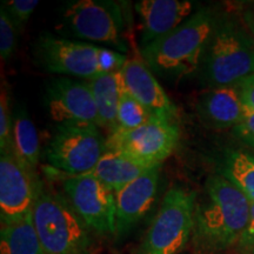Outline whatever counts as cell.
I'll return each mask as SVG.
<instances>
[{
    "label": "cell",
    "mask_w": 254,
    "mask_h": 254,
    "mask_svg": "<svg viewBox=\"0 0 254 254\" xmlns=\"http://www.w3.org/2000/svg\"><path fill=\"white\" fill-rule=\"evenodd\" d=\"M251 217V201L222 174L206 182V199L196 204L193 240L202 251L214 252L239 243Z\"/></svg>",
    "instance_id": "obj_1"
},
{
    "label": "cell",
    "mask_w": 254,
    "mask_h": 254,
    "mask_svg": "<svg viewBox=\"0 0 254 254\" xmlns=\"http://www.w3.org/2000/svg\"><path fill=\"white\" fill-rule=\"evenodd\" d=\"M218 20L212 9H199L176 30L141 49L142 59L161 77L192 74L200 68Z\"/></svg>",
    "instance_id": "obj_2"
},
{
    "label": "cell",
    "mask_w": 254,
    "mask_h": 254,
    "mask_svg": "<svg viewBox=\"0 0 254 254\" xmlns=\"http://www.w3.org/2000/svg\"><path fill=\"white\" fill-rule=\"evenodd\" d=\"M199 69L211 88L239 84L254 74L253 37L234 19H219Z\"/></svg>",
    "instance_id": "obj_3"
},
{
    "label": "cell",
    "mask_w": 254,
    "mask_h": 254,
    "mask_svg": "<svg viewBox=\"0 0 254 254\" xmlns=\"http://www.w3.org/2000/svg\"><path fill=\"white\" fill-rule=\"evenodd\" d=\"M32 215L46 253L91 254L88 226L65 199L38 190Z\"/></svg>",
    "instance_id": "obj_4"
},
{
    "label": "cell",
    "mask_w": 254,
    "mask_h": 254,
    "mask_svg": "<svg viewBox=\"0 0 254 254\" xmlns=\"http://www.w3.org/2000/svg\"><path fill=\"white\" fill-rule=\"evenodd\" d=\"M196 193L173 187L165 194L142 241L141 254H180L193 236Z\"/></svg>",
    "instance_id": "obj_5"
},
{
    "label": "cell",
    "mask_w": 254,
    "mask_h": 254,
    "mask_svg": "<svg viewBox=\"0 0 254 254\" xmlns=\"http://www.w3.org/2000/svg\"><path fill=\"white\" fill-rule=\"evenodd\" d=\"M106 152V140L94 124H60L47 144L45 159L51 167L69 176L93 171Z\"/></svg>",
    "instance_id": "obj_6"
},
{
    "label": "cell",
    "mask_w": 254,
    "mask_h": 254,
    "mask_svg": "<svg viewBox=\"0 0 254 254\" xmlns=\"http://www.w3.org/2000/svg\"><path fill=\"white\" fill-rule=\"evenodd\" d=\"M63 18L75 37L101 43L127 52L124 40V13L118 2L111 0H75L68 2Z\"/></svg>",
    "instance_id": "obj_7"
},
{
    "label": "cell",
    "mask_w": 254,
    "mask_h": 254,
    "mask_svg": "<svg viewBox=\"0 0 254 254\" xmlns=\"http://www.w3.org/2000/svg\"><path fill=\"white\" fill-rule=\"evenodd\" d=\"M179 127L173 120L153 117L133 129H117L106 139V150L122 152L142 163L160 166L179 141Z\"/></svg>",
    "instance_id": "obj_8"
},
{
    "label": "cell",
    "mask_w": 254,
    "mask_h": 254,
    "mask_svg": "<svg viewBox=\"0 0 254 254\" xmlns=\"http://www.w3.org/2000/svg\"><path fill=\"white\" fill-rule=\"evenodd\" d=\"M101 47L43 33L37 40L36 57L44 69L52 74L71 75L91 80L103 74Z\"/></svg>",
    "instance_id": "obj_9"
},
{
    "label": "cell",
    "mask_w": 254,
    "mask_h": 254,
    "mask_svg": "<svg viewBox=\"0 0 254 254\" xmlns=\"http://www.w3.org/2000/svg\"><path fill=\"white\" fill-rule=\"evenodd\" d=\"M71 206L92 230L114 234L116 201L114 193L92 173L72 176L64 183Z\"/></svg>",
    "instance_id": "obj_10"
},
{
    "label": "cell",
    "mask_w": 254,
    "mask_h": 254,
    "mask_svg": "<svg viewBox=\"0 0 254 254\" xmlns=\"http://www.w3.org/2000/svg\"><path fill=\"white\" fill-rule=\"evenodd\" d=\"M44 103L50 118L58 124H94L100 126L95 101L87 81L53 78L47 82Z\"/></svg>",
    "instance_id": "obj_11"
},
{
    "label": "cell",
    "mask_w": 254,
    "mask_h": 254,
    "mask_svg": "<svg viewBox=\"0 0 254 254\" xmlns=\"http://www.w3.org/2000/svg\"><path fill=\"white\" fill-rule=\"evenodd\" d=\"M32 171L25 166L13 152L0 157V215L1 222H8L31 213L38 190Z\"/></svg>",
    "instance_id": "obj_12"
},
{
    "label": "cell",
    "mask_w": 254,
    "mask_h": 254,
    "mask_svg": "<svg viewBox=\"0 0 254 254\" xmlns=\"http://www.w3.org/2000/svg\"><path fill=\"white\" fill-rule=\"evenodd\" d=\"M159 166L147 171L114 193V234L125 236L150 211L158 190Z\"/></svg>",
    "instance_id": "obj_13"
},
{
    "label": "cell",
    "mask_w": 254,
    "mask_h": 254,
    "mask_svg": "<svg viewBox=\"0 0 254 254\" xmlns=\"http://www.w3.org/2000/svg\"><path fill=\"white\" fill-rule=\"evenodd\" d=\"M124 88L155 117L176 122L178 110L144 60L129 58L120 69Z\"/></svg>",
    "instance_id": "obj_14"
},
{
    "label": "cell",
    "mask_w": 254,
    "mask_h": 254,
    "mask_svg": "<svg viewBox=\"0 0 254 254\" xmlns=\"http://www.w3.org/2000/svg\"><path fill=\"white\" fill-rule=\"evenodd\" d=\"M135 11L140 18V45L144 49L185 23L192 15L193 2L189 0H141L135 4Z\"/></svg>",
    "instance_id": "obj_15"
},
{
    "label": "cell",
    "mask_w": 254,
    "mask_h": 254,
    "mask_svg": "<svg viewBox=\"0 0 254 254\" xmlns=\"http://www.w3.org/2000/svg\"><path fill=\"white\" fill-rule=\"evenodd\" d=\"M244 104L237 85L215 87L200 97L196 105L200 118L213 128L239 125L244 116Z\"/></svg>",
    "instance_id": "obj_16"
},
{
    "label": "cell",
    "mask_w": 254,
    "mask_h": 254,
    "mask_svg": "<svg viewBox=\"0 0 254 254\" xmlns=\"http://www.w3.org/2000/svg\"><path fill=\"white\" fill-rule=\"evenodd\" d=\"M154 167L158 166L145 164L122 152L106 150L99 163L90 173L116 193Z\"/></svg>",
    "instance_id": "obj_17"
},
{
    "label": "cell",
    "mask_w": 254,
    "mask_h": 254,
    "mask_svg": "<svg viewBox=\"0 0 254 254\" xmlns=\"http://www.w3.org/2000/svg\"><path fill=\"white\" fill-rule=\"evenodd\" d=\"M99 114L100 126L114 132L118 128V107L124 84L122 72L103 73L87 81Z\"/></svg>",
    "instance_id": "obj_18"
},
{
    "label": "cell",
    "mask_w": 254,
    "mask_h": 254,
    "mask_svg": "<svg viewBox=\"0 0 254 254\" xmlns=\"http://www.w3.org/2000/svg\"><path fill=\"white\" fill-rule=\"evenodd\" d=\"M43 252L32 212L17 220L2 224L0 254H41Z\"/></svg>",
    "instance_id": "obj_19"
},
{
    "label": "cell",
    "mask_w": 254,
    "mask_h": 254,
    "mask_svg": "<svg viewBox=\"0 0 254 254\" xmlns=\"http://www.w3.org/2000/svg\"><path fill=\"white\" fill-rule=\"evenodd\" d=\"M12 152L33 172L39 163V136L25 106L12 114Z\"/></svg>",
    "instance_id": "obj_20"
},
{
    "label": "cell",
    "mask_w": 254,
    "mask_h": 254,
    "mask_svg": "<svg viewBox=\"0 0 254 254\" xmlns=\"http://www.w3.org/2000/svg\"><path fill=\"white\" fill-rule=\"evenodd\" d=\"M222 176L254 202V157L244 151H228L225 155Z\"/></svg>",
    "instance_id": "obj_21"
},
{
    "label": "cell",
    "mask_w": 254,
    "mask_h": 254,
    "mask_svg": "<svg viewBox=\"0 0 254 254\" xmlns=\"http://www.w3.org/2000/svg\"><path fill=\"white\" fill-rule=\"evenodd\" d=\"M153 114L148 111L141 103H139L135 98L123 90L120 103L118 107V128L117 129H133L144 125L153 118Z\"/></svg>",
    "instance_id": "obj_22"
},
{
    "label": "cell",
    "mask_w": 254,
    "mask_h": 254,
    "mask_svg": "<svg viewBox=\"0 0 254 254\" xmlns=\"http://www.w3.org/2000/svg\"><path fill=\"white\" fill-rule=\"evenodd\" d=\"M19 28L4 6H0V57L2 62L11 58L18 43Z\"/></svg>",
    "instance_id": "obj_23"
},
{
    "label": "cell",
    "mask_w": 254,
    "mask_h": 254,
    "mask_svg": "<svg viewBox=\"0 0 254 254\" xmlns=\"http://www.w3.org/2000/svg\"><path fill=\"white\" fill-rule=\"evenodd\" d=\"M8 94L5 87L1 90L0 99V151L2 153L12 152V116L9 113Z\"/></svg>",
    "instance_id": "obj_24"
},
{
    "label": "cell",
    "mask_w": 254,
    "mask_h": 254,
    "mask_svg": "<svg viewBox=\"0 0 254 254\" xmlns=\"http://www.w3.org/2000/svg\"><path fill=\"white\" fill-rule=\"evenodd\" d=\"M39 2L37 0H9L4 1V6L9 17L14 21L19 30H21L30 19Z\"/></svg>",
    "instance_id": "obj_25"
},
{
    "label": "cell",
    "mask_w": 254,
    "mask_h": 254,
    "mask_svg": "<svg viewBox=\"0 0 254 254\" xmlns=\"http://www.w3.org/2000/svg\"><path fill=\"white\" fill-rule=\"evenodd\" d=\"M236 131L243 140L254 146V110L251 107H244V116L239 125L236 126Z\"/></svg>",
    "instance_id": "obj_26"
},
{
    "label": "cell",
    "mask_w": 254,
    "mask_h": 254,
    "mask_svg": "<svg viewBox=\"0 0 254 254\" xmlns=\"http://www.w3.org/2000/svg\"><path fill=\"white\" fill-rule=\"evenodd\" d=\"M239 244L247 253H254V202H251L250 221Z\"/></svg>",
    "instance_id": "obj_27"
},
{
    "label": "cell",
    "mask_w": 254,
    "mask_h": 254,
    "mask_svg": "<svg viewBox=\"0 0 254 254\" xmlns=\"http://www.w3.org/2000/svg\"><path fill=\"white\" fill-rule=\"evenodd\" d=\"M237 86L239 88L244 104L254 110V74L241 80Z\"/></svg>",
    "instance_id": "obj_28"
},
{
    "label": "cell",
    "mask_w": 254,
    "mask_h": 254,
    "mask_svg": "<svg viewBox=\"0 0 254 254\" xmlns=\"http://www.w3.org/2000/svg\"><path fill=\"white\" fill-rule=\"evenodd\" d=\"M243 17L246 28L249 30L251 36H252L254 39V9H249V11H246Z\"/></svg>",
    "instance_id": "obj_29"
},
{
    "label": "cell",
    "mask_w": 254,
    "mask_h": 254,
    "mask_svg": "<svg viewBox=\"0 0 254 254\" xmlns=\"http://www.w3.org/2000/svg\"><path fill=\"white\" fill-rule=\"evenodd\" d=\"M41 254H49V253H46V252H45V251H44V252H43V253H41Z\"/></svg>",
    "instance_id": "obj_30"
},
{
    "label": "cell",
    "mask_w": 254,
    "mask_h": 254,
    "mask_svg": "<svg viewBox=\"0 0 254 254\" xmlns=\"http://www.w3.org/2000/svg\"><path fill=\"white\" fill-rule=\"evenodd\" d=\"M244 254H254V253H247V252H245Z\"/></svg>",
    "instance_id": "obj_31"
}]
</instances>
